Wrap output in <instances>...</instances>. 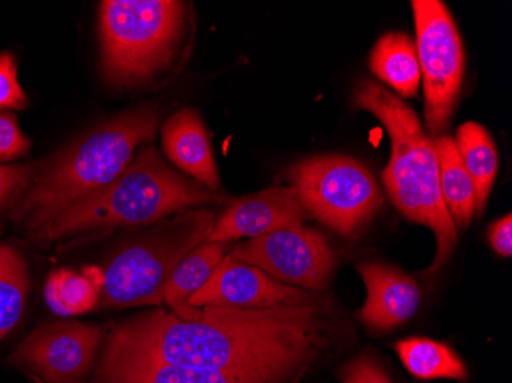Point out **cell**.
I'll return each instance as SVG.
<instances>
[{
  "instance_id": "6da1fadb",
  "label": "cell",
  "mask_w": 512,
  "mask_h": 383,
  "mask_svg": "<svg viewBox=\"0 0 512 383\" xmlns=\"http://www.w3.org/2000/svg\"><path fill=\"white\" fill-rule=\"evenodd\" d=\"M329 336L321 302L272 308L206 305L194 321L157 307L111 325L99 356L224 373L296 374L315 361Z\"/></svg>"
},
{
  "instance_id": "7a4b0ae2",
  "label": "cell",
  "mask_w": 512,
  "mask_h": 383,
  "mask_svg": "<svg viewBox=\"0 0 512 383\" xmlns=\"http://www.w3.org/2000/svg\"><path fill=\"white\" fill-rule=\"evenodd\" d=\"M212 192L169 166L157 149L145 146L108 187L69 207L30 236L42 244L74 241L128 227H146L184 210L220 203Z\"/></svg>"
},
{
  "instance_id": "3957f363",
  "label": "cell",
  "mask_w": 512,
  "mask_h": 383,
  "mask_svg": "<svg viewBox=\"0 0 512 383\" xmlns=\"http://www.w3.org/2000/svg\"><path fill=\"white\" fill-rule=\"evenodd\" d=\"M353 103L378 118L390 137V161L382 180L394 206L405 218L433 230L437 253L427 270L433 275L444 266L457 243V227L440 192L434 141L422 128L416 112L373 80H362L356 86Z\"/></svg>"
},
{
  "instance_id": "277c9868",
  "label": "cell",
  "mask_w": 512,
  "mask_h": 383,
  "mask_svg": "<svg viewBox=\"0 0 512 383\" xmlns=\"http://www.w3.org/2000/svg\"><path fill=\"white\" fill-rule=\"evenodd\" d=\"M154 109H137L89 132L48 166L13 209L28 236L80 201L108 187L128 169L140 146L157 134Z\"/></svg>"
},
{
  "instance_id": "5b68a950",
  "label": "cell",
  "mask_w": 512,
  "mask_h": 383,
  "mask_svg": "<svg viewBox=\"0 0 512 383\" xmlns=\"http://www.w3.org/2000/svg\"><path fill=\"white\" fill-rule=\"evenodd\" d=\"M188 22L178 0H105L100 4L102 69L109 82L134 86L168 69Z\"/></svg>"
},
{
  "instance_id": "8992f818",
  "label": "cell",
  "mask_w": 512,
  "mask_h": 383,
  "mask_svg": "<svg viewBox=\"0 0 512 383\" xmlns=\"http://www.w3.org/2000/svg\"><path fill=\"white\" fill-rule=\"evenodd\" d=\"M214 221L211 210H184L126 241L102 267L100 307H160L169 276L184 256L206 241Z\"/></svg>"
},
{
  "instance_id": "52a82bcc",
  "label": "cell",
  "mask_w": 512,
  "mask_h": 383,
  "mask_svg": "<svg viewBox=\"0 0 512 383\" xmlns=\"http://www.w3.org/2000/svg\"><path fill=\"white\" fill-rule=\"evenodd\" d=\"M287 181L307 213L353 238L384 204L375 177L361 161L344 155H318L290 167Z\"/></svg>"
},
{
  "instance_id": "ba28073f",
  "label": "cell",
  "mask_w": 512,
  "mask_h": 383,
  "mask_svg": "<svg viewBox=\"0 0 512 383\" xmlns=\"http://www.w3.org/2000/svg\"><path fill=\"white\" fill-rule=\"evenodd\" d=\"M417 59L425 91V125L442 137L456 109L465 74V51L453 16L439 0L411 2Z\"/></svg>"
},
{
  "instance_id": "9c48e42d",
  "label": "cell",
  "mask_w": 512,
  "mask_h": 383,
  "mask_svg": "<svg viewBox=\"0 0 512 383\" xmlns=\"http://www.w3.org/2000/svg\"><path fill=\"white\" fill-rule=\"evenodd\" d=\"M229 253L270 278L307 292L324 290L335 269V255L324 236L304 226L249 239Z\"/></svg>"
},
{
  "instance_id": "30bf717a",
  "label": "cell",
  "mask_w": 512,
  "mask_h": 383,
  "mask_svg": "<svg viewBox=\"0 0 512 383\" xmlns=\"http://www.w3.org/2000/svg\"><path fill=\"white\" fill-rule=\"evenodd\" d=\"M105 330L91 322L59 321L39 325L10 356L45 383H69L91 374Z\"/></svg>"
},
{
  "instance_id": "8fae6325",
  "label": "cell",
  "mask_w": 512,
  "mask_h": 383,
  "mask_svg": "<svg viewBox=\"0 0 512 383\" xmlns=\"http://www.w3.org/2000/svg\"><path fill=\"white\" fill-rule=\"evenodd\" d=\"M318 296L270 278L227 253L206 284L192 296L194 307L272 308L319 304Z\"/></svg>"
},
{
  "instance_id": "7c38bea8",
  "label": "cell",
  "mask_w": 512,
  "mask_h": 383,
  "mask_svg": "<svg viewBox=\"0 0 512 383\" xmlns=\"http://www.w3.org/2000/svg\"><path fill=\"white\" fill-rule=\"evenodd\" d=\"M307 210L292 187L269 189L230 204L207 233L209 243L229 244L241 238H260L278 230L304 226Z\"/></svg>"
},
{
  "instance_id": "4fadbf2b",
  "label": "cell",
  "mask_w": 512,
  "mask_h": 383,
  "mask_svg": "<svg viewBox=\"0 0 512 383\" xmlns=\"http://www.w3.org/2000/svg\"><path fill=\"white\" fill-rule=\"evenodd\" d=\"M358 270L367 287L359 319L370 330L390 331L416 315L422 292L413 276L382 262H362Z\"/></svg>"
},
{
  "instance_id": "5bb4252c",
  "label": "cell",
  "mask_w": 512,
  "mask_h": 383,
  "mask_svg": "<svg viewBox=\"0 0 512 383\" xmlns=\"http://www.w3.org/2000/svg\"><path fill=\"white\" fill-rule=\"evenodd\" d=\"M293 376L284 371L224 373L99 356L89 383H287Z\"/></svg>"
},
{
  "instance_id": "9a60e30c",
  "label": "cell",
  "mask_w": 512,
  "mask_h": 383,
  "mask_svg": "<svg viewBox=\"0 0 512 383\" xmlns=\"http://www.w3.org/2000/svg\"><path fill=\"white\" fill-rule=\"evenodd\" d=\"M161 143L169 161L192 180L220 192L221 181L211 137L197 111L180 109L161 128Z\"/></svg>"
},
{
  "instance_id": "2e32d148",
  "label": "cell",
  "mask_w": 512,
  "mask_h": 383,
  "mask_svg": "<svg viewBox=\"0 0 512 383\" xmlns=\"http://www.w3.org/2000/svg\"><path fill=\"white\" fill-rule=\"evenodd\" d=\"M226 255L227 244L204 241L178 262L161 293L163 302L177 318L183 321L200 318L203 307L191 305L192 296L209 281Z\"/></svg>"
},
{
  "instance_id": "e0dca14e",
  "label": "cell",
  "mask_w": 512,
  "mask_h": 383,
  "mask_svg": "<svg viewBox=\"0 0 512 383\" xmlns=\"http://www.w3.org/2000/svg\"><path fill=\"white\" fill-rule=\"evenodd\" d=\"M371 73L402 95L414 97L421 85L416 43L408 34L390 31L376 43L370 56Z\"/></svg>"
},
{
  "instance_id": "ac0fdd59",
  "label": "cell",
  "mask_w": 512,
  "mask_h": 383,
  "mask_svg": "<svg viewBox=\"0 0 512 383\" xmlns=\"http://www.w3.org/2000/svg\"><path fill=\"white\" fill-rule=\"evenodd\" d=\"M105 276L102 267H83L80 272L59 269L46 279V304L62 318L85 315L99 307Z\"/></svg>"
},
{
  "instance_id": "d6986e66",
  "label": "cell",
  "mask_w": 512,
  "mask_h": 383,
  "mask_svg": "<svg viewBox=\"0 0 512 383\" xmlns=\"http://www.w3.org/2000/svg\"><path fill=\"white\" fill-rule=\"evenodd\" d=\"M454 145L473 181L476 212L482 215L499 171V157L493 137L479 123H463L457 129Z\"/></svg>"
},
{
  "instance_id": "ffe728a7",
  "label": "cell",
  "mask_w": 512,
  "mask_h": 383,
  "mask_svg": "<svg viewBox=\"0 0 512 383\" xmlns=\"http://www.w3.org/2000/svg\"><path fill=\"white\" fill-rule=\"evenodd\" d=\"M437 163H439V184L445 206L460 229H467L476 213V194L473 181L463 167L453 138H434Z\"/></svg>"
},
{
  "instance_id": "44dd1931",
  "label": "cell",
  "mask_w": 512,
  "mask_h": 383,
  "mask_svg": "<svg viewBox=\"0 0 512 383\" xmlns=\"http://www.w3.org/2000/svg\"><path fill=\"white\" fill-rule=\"evenodd\" d=\"M394 348L408 373L416 379H468L467 365L450 345L427 338H410L402 339Z\"/></svg>"
},
{
  "instance_id": "7402d4cb",
  "label": "cell",
  "mask_w": 512,
  "mask_h": 383,
  "mask_svg": "<svg viewBox=\"0 0 512 383\" xmlns=\"http://www.w3.org/2000/svg\"><path fill=\"white\" fill-rule=\"evenodd\" d=\"M30 292L28 264L10 246H0V341L17 327Z\"/></svg>"
},
{
  "instance_id": "603a6c76",
  "label": "cell",
  "mask_w": 512,
  "mask_h": 383,
  "mask_svg": "<svg viewBox=\"0 0 512 383\" xmlns=\"http://www.w3.org/2000/svg\"><path fill=\"white\" fill-rule=\"evenodd\" d=\"M36 164H0V217L27 194L36 180Z\"/></svg>"
},
{
  "instance_id": "cb8c5ba5",
  "label": "cell",
  "mask_w": 512,
  "mask_h": 383,
  "mask_svg": "<svg viewBox=\"0 0 512 383\" xmlns=\"http://www.w3.org/2000/svg\"><path fill=\"white\" fill-rule=\"evenodd\" d=\"M27 95L17 80L16 60L10 53L0 54V111L27 108Z\"/></svg>"
},
{
  "instance_id": "d4e9b609",
  "label": "cell",
  "mask_w": 512,
  "mask_h": 383,
  "mask_svg": "<svg viewBox=\"0 0 512 383\" xmlns=\"http://www.w3.org/2000/svg\"><path fill=\"white\" fill-rule=\"evenodd\" d=\"M30 149V141L20 131L11 112L0 111V161L16 160Z\"/></svg>"
},
{
  "instance_id": "484cf974",
  "label": "cell",
  "mask_w": 512,
  "mask_h": 383,
  "mask_svg": "<svg viewBox=\"0 0 512 383\" xmlns=\"http://www.w3.org/2000/svg\"><path fill=\"white\" fill-rule=\"evenodd\" d=\"M341 377L344 383H391L390 377L382 370L381 365L368 354L345 365Z\"/></svg>"
},
{
  "instance_id": "4316f807",
  "label": "cell",
  "mask_w": 512,
  "mask_h": 383,
  "mask_svg": "<svg viewBox=\"0 0 512 383\" xmlns=\"http://www.w3.org/2000/svg\"><path fill=\"white\" fill-rule=\"evenodd\" d=\"M488 239L497 255L509 258L512 255V217L511 213L493 223L488 230Z\"/></svg>"
},
{
  "instance_id": "83f0119b",
  "label": "cell",
  "mask_w": 512,
  "mask_h": 383,
  "mask_svg": "<svg viewBox=\"0 0 512 383\" xmlns=\"http://www.w3.org/2000/svg\"><path fill=\"white\" fill-rule=\"evenodd\" d=\"M69 383H83L82 380H76V382H69Z\"/></svg>"
}]
</instances>
